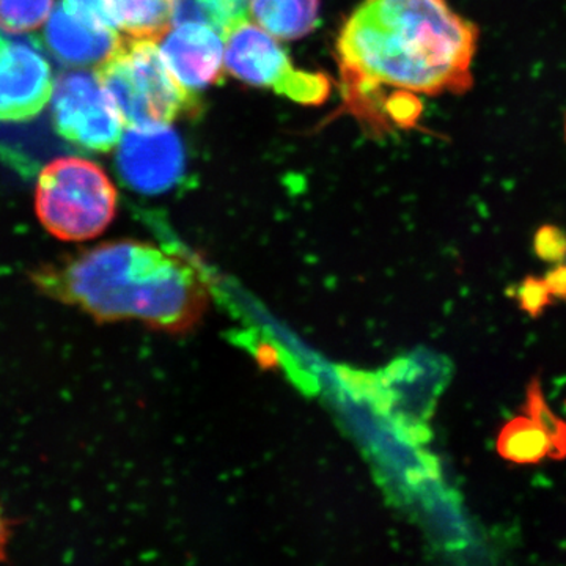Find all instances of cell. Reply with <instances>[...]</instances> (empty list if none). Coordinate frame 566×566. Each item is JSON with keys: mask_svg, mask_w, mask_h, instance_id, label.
<instances>
[{"mask_svg": "<svg viewBox=\"0 0 566 566\" xmlns=\"http://www.w3.org/2000/svg\"><path fill=\"white\" fill-rule=\"evenodd\" d=\"M479 28L447 0H364L337 41L346 103L356 114L412 122L416 95L464 93L474 84Z\"/></svg>", "mask_w": 566, "mask_h": 566, "instance_id": "obj_1", "label": "cell"}, {"mask_svg": "<svg viewBox=\"0 0 566 566\" xmlns=\"http://www.w3.org/2000/svg\"><path fill=\"white\" fill-rule=\"evenodd\" d=\"M33 281L98 322L137 319L172 333L199 322L208 303L202 279L188 263L137 241L96 245Z\"/></svg>", "mask_w": 566, "mask_h": 566, "instance_id": "obj_2", "label": "cell"}, {"mask_svg": "<svg viewBox=\"0 0 566 566\" xmlns=\"http://www.w3.org/2000/svg\"><path fill=\"white\" fill-rule=\"evenodd\" d=\"M95 74L128 128L169 125L197 111L196 96L174 76L155 40L123 35Z\"/></svg>", "mask_w": 566, "mask_h": 566, "instance_id": "obj_3", "label": "cell"}, {"mask_svg": "<svg viewBox=\"0 0 566 566\" xmlns=\"http://www.w3.org/2000/svg\"><path fill=\"white\" fill-rule=\"evenodd\" d=\"M35 210L52 237L92 240L114 221L117 189L95 163L74 156L57 158L41 170Z\"/></svg>", "mask_w": 566, "mask_h": 566, "instance_id": "obj_4", "label": "cell"}, {"mask_svg": "<svg viewBox=\"0 0 566 566\" xmlns=\"http://www.w3.org/2000/svg\"><path fill=\"white\" fill-rule=\"evenodd\" d=\"M226 66L237 80L271 88L305 106L323 104L331 93V81L324 74L296 69L273 35L251 21L227 36Z\"/></svg>", "mask_w": 566, "mask_h": 566, "instance_id": "obj_5", "label": "cell"}, {"mask_svg": "<svg viewBox=\"0 0 566 566\" xmlns=\"http://www.w3.org/2000/svg\"><path fill=\"white\" fill-rule=\"evenodd\" d=\"M52 122L63 139L82 150L111 151L125 126L95 71L62 74L52 92Z\"/></svg>", "mask_w": 566, "mask_h": 566, "instance_id": "obj_6", "label": "cell"}, {"mask_svg": "<svg viewBox=\"0 0 566 566\" xmlns=\"http://www.w3.org/2000/svg\"><path fill=\"white\" fill-rule=\"evenodd\" d=\"M117 166L123 182L134 191H169L185 172L180 137L163 123L132 126L118 142Z\"/></svg>", "mask_w": 566, "mask_h": 566, "instance_id": "obj_7", "label": "cell"}, {"mask_svg": "<svg viewBox=\"0 0 566 566\" xmlns=\"http://www.w3.org/2000/svg\"><path fill=\"white\" fill-rule=\"evenodd\" d=\"M50 62L28 41L0 33V122L39 117L54 92Z\"/></svg>", "mask_w": 566, "mask_h": 566, "instance_id": "obj_8", "label": "cell"}, {"mask_svg": "<svg viewBox=\"0 0 566 566\" xmlns=\"http://www.w3.org/2000/svg\"><path fill=\"white\" fill-rule=\"evenodd\" d=\"M164 39V62L188 91H202L222 80L226 50L214 29L186 22L167 32Z\"/></svg>", "mask_w": 566, "mask_h": 566, "instance_id": "obj_9", "label": "cell"}, {"mask_svg": "<svg viewBox=\"0 0 566 566\" xmlns=\"http://www.w3.org/2000/svg\"><path fill=\"white\" fill-rule=\"evenodd\" d=\"M122 35L114 29L82 17L61 2L41 33V44L62 65L98 66L118 46Z\"/></svg>", "mask_w": 566, "mask_h": 566, "instance_id": "obj_10", "label": "cell"}, {"mask_svg": "<svg viewBox=\"0 0 566 566\" xmlns=\"http://www.w3.org/2000/svg\"><path fill=\"white\" fill-rule=\"evenodd\" d=\"M112 28L134 39L158 41L174 24V0H106Z\"/></svg>", "mask_w": 566, "mask_h": 566, "instance_id": "obj_11", "label": "cell"}, {"mask_svg": "<svg viewBox=\"0 0 566 566\" xmlns=\"http://www.w3.org/2000/svg\"><path fill=\"white\" fill-rule=\"evenodd\" d=\"M319 0H251L256 24L281 40H297L314 31Z\"/></svg>", "mask_w": 566, "mask_h": 566, "instance_id": "obj_12", "label": "cell"}, {"mask_svg": "<svg viewBox=\"0 0 566 566\" xmlns=\"http://www.w3.org/2000/svg\"><path fill=\"white\" fill-rule=\"evenodd\" d=\"M497 452L510 463L538 464L546 457H553V442L532 417L520 416L502 428L497 436Z\"/></svg>", "mask_w": 566, "mask_h": 566, "instance_id": "obj_13", "label": "cell"}, {"mask_svg": "<svg viewBox=\"0 0 566 566\" xmlns=\"http://www.w3.org/2000/svg\"><path fill=\"white\" fill-rule=\"evenodd\" d=\"M251 0H174V24L199 22L214 29L223 40L249 21Z\"/></svg>", "mask_w": 566, "mask_h": 566, "instance_id": "obj_14", "label": "cell"}, {"mask_svg": "<svg viewBox=\"0 0 566 566\" xmlns=\"http://www.w3.org/2000/svg\"><path fill=\"white\" fill-rule=\"evenodd\" d=\"M54 0H0V31L21 35L48 21Z\"/></svg>", "mask_w": 566, "mask_h": 566, "instance_id": "obj_15", "label": "cell"}, {"mask_svg": "<svg viewBox=\"0 0 566 566\" xmlns=\"http://www.w3.org/2000/svg\"><path fill=\"white\" fill-rule=\"evenodd\" d=\"M526 412L549 434L551 442H553V457L551 458L564 460L566 458V422L554 415L553 409L546 403L538 378L528 385Z\"/></svg>", "mask_w": 566, "mask_h": 566, "instance_id": "obj_16", "label": "cell"}, {"mask_svg": "<svg viewBox=\"0 0 566 566\" xmlns=\"http://www.w3.org/2000/svg\"><path fill=\"white\" fill-rule=\"evenodd\" d=\"M553 294L547 289L545 279L527 275L515 290V300L520 304L521 311L526 312L531 318H538L543 315L547 305L551 304Z\"/></svg>", "mask_w": 566, "mask_h": 566, "instance_id": "obj_17", "label": "cell"}, {"mask_svg": "<svg viewBox=\"0 0 566 566\" xmlns=\"http://www.w3.org/2000/svg\"><path fill=\"white\" fill-rule=\"evenodd\" d=\"M534 251L543 262L558 264L566 259V234L554 226H545L535 234Z\"/></svg>", "mask_w": 566, "mask_h": 566, "instance_id": "obj_18", "label": "cell"}, {"mask_svg": "<svg viewBox=\"0 0 566 566\" xmlns=\"http://www.w3.org/2000/svg\"><path fill=\"white\" fill-rule=\"evenodd\" d=\"M63 3L71 10L77 11L82 17L114 29L111 25L109 14H107L106 0H63Z\"/></svg>", "mask_w": 566, "mask_h": 566, "instance_id": "obj_19", "label": "cell"}, {"mask_svg": "<svg viewBox=\"0 0 566 566\" xmlns=\"http://www.w3.org/2000/svg\"><path fill=\"white\" fill-rule=\"evenodd\" d=\"M545 282L553 297L566 300V264L558 263V266L547 271Z\"/></svg>", "mask_w": 566, "mask_h": 566, "instance_id": "obj_20", "label": "cell"}, {"mask_svg": "<svg viewBox=\"0 0 566 566\" xmlns=\"http://www.w3.org/2000/svg\"><path fill=\"white\" fill-rule=\"evenodd\" d=\"M6 543V527H3L2 516H0V547Z\"/></svg>", "mask_w": 566, "mask_h": 566, "instance_id": "obj_21", "label": "cell"}]
</instances>
